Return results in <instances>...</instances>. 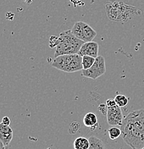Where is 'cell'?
<instances>
[{
    "mask_svg": "<svg viewBox=\"0 0 144 149\" xmlns=\"http://www.w3.org/2000/svg\"><path fill=\"white\" fill-rule=\"evenodd\" d=\"M142 149H144V148H142Z\"/></svg>",
    "mask_w": 144,
    "mask_h": 149,
    "instance_id": "cell-21",
    "label": "cell"
},
{
    "mask_svg": "<svg viewBox=\"0 0 144 149\" xmlns=\"http://www.w3.org/2000/svg\"><path fill=\"white\" fill-rule=\"evenodd\" d=\"M75 37L84 42H92L97 35V32L89 24L84 22H77L71 29Z\"/></svg>",
    "mask_w": 144,
    "mask_h": 149,
    "instance_id": "cell-5",
    "label": "cell"
},
{
    "mask_svg": "<svg viewBox=\"0 0 144 149\" xmlns=\"http://www.w3.org/2000/svg\"><path fill=\"white\" fill-rule=\"evenodd\" d=\"M0 146H1V148H0V149H5L6 148L5 146H4V144L1 142V141H0Z\"/></svg>",
    "mask_w": 144,
    "mask_h": 149,
    "instance_id": "cell-20",
    "label": "cell"
},
{
    "mask_svg": "<svg viewBox=\"0 0 144 149\" xmlns=\"http://www.w3.org/2000/svg\"><path fill=\"white\" fill-rule=\"evenodd\" d=\"M51 65L59 70L70 73L83 70L82 56L79 54L58 56L52 62Z\"/></svg>",
    "mask_w": 144,
    "mask_h": 149,
    "instance_id": "cell-4",
    "label": "cell"
},
{
    "mask_svg": "<svg viewBox=\"0 0 144 149\" xmlns=\"http://www.w3.org/2000/svg\"><path fill=\"white\" fill-rule=\"evenodd\" d=\"M114 99H115L117 105L120 108L126 106L128 103V98L123 95H117Z\"/></svg>",
    "mask_w": 144,
    "mask_h": 149,
    "instance_id": "cell-15",
    "label": "cell"
},
{
    "mask_svg": "<svg viewBox=\"0 0 144 149\" xmlns=\"http://www.w3.org/2000/svg\"><path fill=\"white\" fill-rule=\"evenodd\" d=\"M108 135H109V138L111 140L117 139L118 138L120 137L121 136V129L117 127H112L110 129H108Z\"/></svg>",
    "mask_w": 144,
    "mask_h": 149,
    "instance_id": "cell-14",
    "label": "cell"
},
{
    "mask_svg": "<svg viewBox=\"0 0 144 149\" xmlns=\"http://www.w3.org/2000/svg\"><path fill=\"white\" fill-rule=\"evenodd\" d=\"M105 7L108 19L115 22H126L140 13V10L136 7L121 1H108Z\"/></svg>",
    "mask_w": 144,
    "mask_h": 149,
    "instance_id": "cell-2",
    "label": "cell"
},
{
    "mask_svg": "<svg viewBox=\"0 0 144 149\" xmlns=\"http://www.w3.org/2000/svg\"><path fill=\"white\" fill-rule=\"evenodd\" d=\"M13 139V130L9 125L0 124V141L5 146H8Z\"/></svg>",
    "mask_w": 144,
    "mask_h": 149,
    "instance_id": "cell-9",
    "label": "cell"
},
{
    "mask_svg": "<svg viewBox=\"0 0 144 149\" xmlns=\"http://www.w3.org/2000/svg\"><path fill=\"white\" fill-rule=\"evenodd\" d=\"M80 128V125L78 124V123L77 122H73L70 125L69 128V132L71 134H74V133H76L77 130Z\"/></svg>",
    "mask_w": 144,
    "mask_h": 149,
    "instance_id": "cell-16",
    "label": "cell"
},
{
    "mask_svg": "<svg viewBox=\"0 0 144 149\" xmlns=\"http://www.w3.org/2000/svg\"><path fill=\"white\" fill-rule=\"evenodd\" d=\"M84 42L74 35L71 29L63 31L58 38V43L55 47V58L64 55L78 54Z\"/></svg>",
    "mask_w": 144,
    "mask_h": 149,
    "instance_id": "cell-3",
    "label": "cell"
},
{
    "mask_svg": "<svg viewBox=\"0 0 144 149\" xmlns=\"http://www.w3.org/2000/svg\"><path fill=\"white\" fill-rule=\"evenodd\" d=\"M106 117L108 125L112 126H116V125L121 126L123 124V113L120 108L118 105L108 108Z\"/></svg>",
    "mask_w": 144,
    "mask_h": 149,
    "instance_id": "cell-7",
    "label": "cell"
},
{
    "mask_svg": "<svg viewBox=\"0 0 144 149\" xmlns=\"http://www.w3.org/2000/svg\"><path fill=\"white\" fill-rule=\"evenodd\" d=\"M98 44L96 42H85L82 45L78 54L82 57L87 55L96 58L98 57Z\"/></svg>",
    "mask_w": 144,
    "mask_h": 149,
    "instance_id": "cell-8",
    "label": "cell"
},
{
    "mask_svg": "<svg viewBox=\"0 0 144 149\" xmlns=\"http://www.w3.org/2000/svg\"><path fill=\"white\" fill-rule=\"evenodd\" d=\"M90 146L89 139L85 137H77L73 143L74 149H88Z\"/></svg>",
    "mask_w": 144,
    "mask_h": 149,
    "instance_id": "cell-11",
    "label": "cell"
},
{
    "mask_svg": "<svg viewBox=\"0 0 144 149\" xmlns=\"http://www.w3.org/2000/svg\"><path fill=\"white\" fill-rule=\"evenodd\" d=\"M1 123H3L4 125H9V126H10L11 123V120L10 118H9L8 116H4V117L2 118V122H1Z\"/></svg>",
    "mask_w": 144,
    "mask_h": 149,
    "instance_id": "cell-19",
    "label": "cell"
},
{
    "mask_svg": "<svg viewBox=\"0 0 144 149\" xmlns=\"http://www.w3.org/2000/svg\"><path fill=\"white\" fill-rule=\"evenodd\" d=\"M83 123L85 126L90 128L92 130H94L97 128L98 121L97 116L93 113H88L83 118Z\"/></svg>",
    "mask_w": 144,
    "mask_h": 149,
    "instance_id": "cell-10",
    "label": "cell"
},
{
    "mask_svg": "<svg viewBox=\"0 0 144 149\" xmlns=\"http://www.w3.org/2000/svg\"><path fill=\"white\" fill-rule=\"evenodd\" d=\"M106 104L108 108H112V107H115L117 105L115 99H108L106 100Z\"/></svg>",
    "mask_w": 144,
    "mask_h": 149,
    "instance_id": "cell-18",
    "label": "cell"
},
{
    "mask_svg": "<svg viewBox=\"0 0 144 149\" xmlns=\"http://www.w3.org/2000/svg\"><path fill=\"white\" fill-rule=\"evenodd\" d=\"M90 146L88 149H106L104 143L99 138L91 136L89 138Z\"/></svg>",
    "mask_w": 144,
    "mask_h": 149,
    "instance_id": "cell-12",
    "label": "cell"
},
{
    "mask_svg": "<svg viewBox=\"0 0 144 149\" xmlns=\"http://www.w3.org/2000/svg\"><path fill=\"white\" fill-rule=\"evenodd\" d=\"M108 107L107 106L106 104H100L98 106V110L101 112V113L104 115H107V112H108Z\"/></svg>",
    "mask_w": 144,
    "mask_h": 149,
    "instance_id": "cell-17",
    "label": "cell"
},
{
    "mask_svg": "<svg viewBox=\"0 0 144 149\" xmlns=\"http://www.w3.org/2000/svg\"><path fill=\"white\" fill-rule=\"evenodd\" d=\"M123 141L132 149L144 148V110L132 111L120 126Z\"/></svg>",
    "mask_w": 144,
    "mask_h": 149,
    "instance_id": "cell-1",
    "label": "cell"
},
{
    "mask_svg": "<svg viewBox=\"0 0 144 149\" xmlns=\"http://www.w3.org/2000/svg\"><path fill=\"white\" fill-rule=\"evenodd\" d=\"M106 70V61L104 57L103 56H98L96 57L95 63L90 68L86 70H82V75L88 78L96 80L99 77L103 75Z\"/></svg>",
    "mask_w": 144,
    "mask_h": 149,
    "instance_id": "cell-6",
    "label": "cell"
},
{
    "mask_svg": "<svg viewBox=\"0 0 144 149\" xmlns=\"http://www.w3.org/2000/svg\"><path fill=\"white\" fill-rule=\"evenodd\" d=\"M95 57H91V56H83L82 57V65H83V70H86L89 69L94 64L95 61Z\"/></svg>",
    "mask_w": 144,
    "mask_h": 149,
    "instance_id": "cell-13",
    "label": "cell"
}]
</instances>
